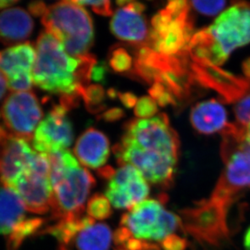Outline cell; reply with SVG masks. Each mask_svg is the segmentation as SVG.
<instances>
[{
	"mask_svg": "<svg viewBox=\"0 0 250 250\" xmlns=\"http://www.w3.org/2000/svg\"><path fill=\"white\" fill-rule=\"evenodd\" d=\"M250 43V3L238 2L208 28L195 33L189 49L198 64L219 66L233 50Z\"/></svg>",
	"mask_w": 250,
	"mask_h": 250,
	"instance_id": "6da1fadb",
	"label": "cell"
},
{
	"mask_svg": "<svg viewBox=\"0 0 250 250\" xmlns=\"http://www.w3.org/2000/svg\"><path fill=\"white\" fill-rule=\"evenodd\" d=\"M52 185V218L59 220L66 215H83L84 203L96 185L92 175L81 167L68 150L47 155Z\"/></svg>",
	"mask_w": 250,
	"mask_h": 250,
	"instance_id": "7a4b0ae2",
	"label": "cell"
},
{
	"mask_svg": "<svg viewBox=\"0 0 250 250\" xmlns=\"http://www.w3.org/2000/svg\"><path fill=\"white\" fill-rule=\"evenodd\" d=\"M81 59L71 56L52 35L42 32L36 45L33 83L52 94H73L79 83Z\"/></svg>",
	"mask_w": 250,
	"mask_h": 250,
	"instance_id": "3957f363",
	"label": "cell"
},
{
	"mask_svg": "<svg viewBox=\"0 0 250 250\" xmlns=\"http://www.w3.org/2000/svg\"><path fill=\"white\" fill-rule=\"evenodd\" d=\"M42 23L66 53L75 58L88 54L94 42L92 17L84 7L74 1H62L50 6L42 17Z\"/></svg>",
	"mask_w": 250,
	"mask_h": 250,
	"instance_id": "277c9868",
	"label": "cell"
},
{
	"mask_svg": "<svg viewBox=\"0 0 250 250\" xmlns=\"http://www.w3.org/2000/svg\"><path fill=\"white\" fill-rule=\"evenodd\" d=\"M187 1H172L151 21L149 35L151 50L161 56L171 57L184 50L192 39Z\"/></svg>",
	"mask_w": 250,
	"mask_h": 250,
	"instance_id": "5b68a950",
	"label": "cell"
},
{
	"mask_svg": "<svg viewBox=\"0 0 250 250\" xmlns=\"http://www.w3.org/2000/svg\"><path fill=\"white\" fill-rule=\"evenodd\" d=\"M231 206L212 197L197 202L180 210L182 229L198 242L220 246L230 236L227 217Z\"/></svg>",
	"mask_w": 250,
	"mask_h": 250,
	"instance_id": "8992f818",
	"label": "cell"
},
{
	"mask_svg": "<svg viewBox=\"0 0 250 250\" xmlns=\"http://www.w3.org/2000/svg\"><path fill=\"white\" fill-rule=\"evenodd\" d=\"M166 199L143 201L122 216L121 227L127 229L135 238L161 242L182 229L180 216L165 208Z\"/></svg>",
	"mask_w": 250,
	"mask_h": 250,
	"instance_id": "52a82bcc",
	"label": "cell"
},
{
	"mask_svg": "<svg viewBox=\"0 0 250 250\" xmlns=\"http://www.w3.org/2000/svg\"><path fill=\"white\" fill-rule=\"evenodd\" d=\"M50 174L47 155L35 151L28 167L10 187L21 198L28 211L43 215L51 209L54 193Z\"/></svg>",
	"mask_w": 250,
	"mask_h": 250,
	"instance_id": "ba28073f",
	"label": "cell"
},
{
	"mask_svg": "<svg viewBox=\"0 0 250 250\" xmlns=\"http://www.w3.org/2000/svg\"><path fill=\"white\" fill-rule=\"evenodd\" d=\"M113 151L121 166H132L151 184L167 187L173 181L177 156L143 150L123 139L113 146Z\"/></svg>",
	"mask_w": 250,
	"mask_h": 250,
	"instance_id": "9c48e42d",
	"label": "cell"
},
{
	"mask_svg": "<svg viewBox=\"0 0 250 250\" xmlns=\"http://www.w3.org/2000/svg\"><path fill=\"white\" fill-rule=\"evenodd\" d=\"M122 139L143 150L178 156L179 139L165 114L130 121Z\"/></svg>",
	"mask_w": 250,
	"mask_h": 250,
	"instance_id": "30bf717a",
	"label": "cell"
},
{
	"mask_svg": "<svg viewBox=\"0 0 250 250\" xmlns=\"http://www.w3.org/2000/svg\"><path fill=\"white\" fill-rule=\"evenodd\" d=\"M225 168L210 197L232 205L236 197L250 189V145L244 142L222 151Z\"/></svg>",
	"mask_w": 250,
	"mask_h": 250,
	"instance_id": "8fae6325",
	"label": "cell"
},
{
	"mask_svg": "<svg viewBox=\"0 0 250 250\" xmlns=\"http://www.w3.org/2000/svg\"><path fill=\"white\" fill-rule=\"evenodd\" d=\"M4 124L16 137L29 142L43 117L38 98L32 92H13L5 99L2 106Z\"/></svg>",
	"mask_w": 250,
	"mask_h": 250,
	"instance_id": "7c38bea8",
	"label": "cell"
},
{
	"mask_svg": "<svg viewBox=\"0 0 250 250\" xmlns=\"http://www.w3.org/2000/svg\"><path fill=\"white\" fill-rule=\"evenodd\" d=\"M61 104L55 105L36 129L32 143L39 153L65 150L74 140L73 126Z\"/></svg>",
	"mask_w": 250,
	"mask_h": 250,
	"instance_id": "4fadbf2b",
	"label": "cell"
},
{
	"mask_svg": "<svg viewBox=\"0 0 250 250\" xmlns=\"http://www.w3.org/2000/svg\"><path fill=\"white\" fill-rule=\"evenodd\" d=\"M150 188L139 170L130 165L121 166L109 180L105 196L118 209H132L146 200Z\"/></svg>",
	"mask_w": 250,
	"mask_h": 250,
	"instance_id": "5bb4252c",
	"label": "cell"
},
{
	"mask_svg": "<svg viewBox=\"0 0 250 250\" xmlns=\"http://www.w3.org/2000/svg\"><path fill=\"white\" fill-rule=\"evenodd\" d=\"M35 59V48L30 42L22 43L0 51V70L7 78L10 90L28 92L32 88Z\"/></svg>",
	"mask_w": 250,
	"mask_h": 250,
	"instance_id": "9a60e30c",
	"label": "cell"
},
{
	"mask_svg": "<svg viewBox=\"0 0 250 250\" xmlns=\"http://www.w3.org/2000/svg\"><path fill=\"white\" fill-rule=\"evenodd\" d=\"M118 8L110 21V31L119 40L132 45L144 44L149 38L146 7L141 2L118 1Z\"/></svg>",
	"mask_w": 250,
	"mask_h": 250,
	"instance_id": "2e32d148",
	"label": "cell"
},
{
	"mask_svg": "<svg viewBox=\"0 0 250 250\" xmlns=\"http://www.w3.org/2000/svg\"><path fill=\"white\" fill-rule=\"evenodd\" d=\"M35 151L24 139L12 135L0 147V182L10 188L28 167Z\"/></svg>",
	"mask_w": 250,
	"mask_h": 250,
	"instance_id": "e0dca14e",
	"label": "cell"
},
{
	"mask_svg": "<svg viewBox=\"0 0 250 250\" xmlns=\"http://www.w3.org/2000/svg\"><path fill=\"white\" fill-rule=\"evenodd\" d=\"M74 151L79 161L85 167L99 169L109 159V139L102 131L88 128L79 138Z\"/></svg>",
	"mask_w": 250,
	"mask_h": 250,
	"instance_id": "ac0fdd59",
	"label": "cell"
},
{
	"mask_svg": "<svg viewBox=\"0 0 250 250\" xmlns=\"http://www.w3.org/2000/svg\"><path fill=\"white\" fill-rule=\"evenodd\" d=\"M34 23L30 15L21 7H12L0 13V42L13 45L30 37Z\"/></svg>",
	"mask_w": 250,
	"mask_h": 250,
	"instance_id": "d6986e66",
	"label": "cell"
},
{
	"mask_svg": "<svg viewBox=\"0 0 250 250\" xmlns=\"http://www.w3.org/2000/svg\"><path fill=\"white\" fill-rule=\"evenodd\" d=\"M227 111L215 100L196 104L190 113L192 125L203 135H210L226 127Z\"/></svg>",
	"mask_w": 250,
	"mask_h": 250,
	"instance_id": "ffe728a7",
	"label": "cell"
},
{
	"mask_svg": "<svg viewBox=\"0 0 250 250\" xmlns=\"http://www.w3.org/2000/svg\"><path fill=\"white\" fill-rule=\"evenodd\" d=\"M194 69L199 80L218 90L229 99H235L248 87L249 83L245 80L236 78L215 66L198 64Z\"/></svg>",
	"mask_w": 250,
	"mask_h": 250,
	"instance_id": "44dd1931",
	"label": "cell"
},
{
	"mask_svg": "<svg viewBox=\"0 0 250 250\" xmlns=\"http://www.w3.org/2000/svg\"><path fill=\"white\" fill-rule=\"evenodd\" d=\"M94 224L95 220L90 216L69 215L57 220L56 224L48 227L41 233L55 236L59 242V250H70L80 231Z\"/></svg>",
	"mask_w": 250,
	"mask_h": 250,
	"instance_id": "7402d4cb",
	"label": "cell"
},
{
	"mask_svg": "<svg viewBox=\"0 0 250 250\" xmlns=\"http://www.w3.org/2000/svg\"><path fill=\"white\" fill-rule=\"evenodd\" d=\"M25 206L17 192L7 187L0 188V234L10 235L17 224L24 220Z\"/></svg>",
	"mask_w": 250,
	"mask_h": 250,
	"instance_id": "603a6c76",
	"label": "cell"
},
{
	"mask_svg": "<svg viewBox=\"0 0 250 250\" xmlns=\"http://www.w3.org/2000/svg\"><path fill=\"white\" fill-rule=\"evenodd\" d=\"M113 237L109 227L100 223L81 230L75 242L78 250H109Z\"/></svg>",
	"mask_w": 250,
	"mask_h": 250,
	"instance_id": "cb8c5ba5",
	"label": "cell"
},
{
	"mask_svg": "<svg viewBox=\"0 0 250 250\" xmlns=\"http://www.w3.org/2000/svg\"><path fill=\"white\" fill-rule=\"evenodd\" d=\"M45 220L41 218H32L22 220L8 235L7 250H18L27 237L32 236L33 234L38 233V229L43 226Z\"/></svg>",
	"mask_w": 250,
	"mask_h": 250,
	"instance_id": "d4e9b609",
	"label": "cell"
},
{
	"mask_svg": "<svg viewBox=\"0 0 250 250\" xmlns=\"http://www.w3.org/2000/svg\"><path fill=\"white\" fill-rule=\"evenodd\" d=\"M82 98L85 106L91 113H100L106 108V104L104 103L105 92L101 85H88L85 88Z\"/></svg>",
	"mask_w": 250,
	"mask_h": 250,
	"instance_id": "484cf974",
	"label": "cell"
},
{
	"mask_svg": "<svg viewBox=\"0 0 250 250\" xmlns=\"http://www.w3.org/2000/svg\"><path fill=\"white\" fill-rule=\"evenodd\" d=\"M87 213L93 220L108 219L113 214L110 202L104 194H95L87 202Z\"/></svg>",
	"mask_w": 250,
	"mask_h": 250,
	"instance_id": "4316f807",
	"label": "cell"
},
{
	"mask_svg": "<svg viewBox=\"0 0 250 250\" xmlns=\"http://www.w3.org/2000/svg\"><path fill=\"white\" fill-rule=\"evenodd\" d=\"M109 64L113 71L123 73L132 68L133 59L124 48L115 47L109 54Z\"/></svg>",
	"mask_w": 250,
	"mask_h": 250,
	"instance_id": "83f0119b",
	"label": "cell"
},
{
	"mask_svg": "<svg viewBox=\"0 0 250 250\" xmlns=\"http://www.w3.org/2000/svg\"><path fill=\"white\" fill-rule=\"evenodd\" d=\"M158 111V104L151 97H143L138 100L135 106V114L140 119L153 118Z\"/></svg>",
	"mask_w": 250,
	"mask_h": 250,
	"instance_id": "f1b7e54d",
	"label": "cell"
},
{
	"mask_svg": "<svg viewBox=\"0 0 250 250\" xmlns=\"http://www.w3.org/2000/svg\"><path fill=\"white\" fill-rule=\"evenodd\" d=\"M149 93L157 104H160L161 106H166L167 104L174 103V97H172L171 92L162 83H154L149 90Z\"/></svg>",
	"mask_w": 250,
	"mask_h": 250,
	"instance_id": "f546056e",
	"label": "cell"
},
{
	"mask_svg": "<svg viewBox=\"0 0 250 250\" xmlns=\"http://www.w3.org/2000/svg\"><path fill=\"white\" fill-rule=\"evenodd\" d=\"M196 11L207 16H214L222 11L226 2L224 1H192Z\"/></svg>",
	"mask_w": 250,
	"mask_h": 250,
	"instance_id": "4dcf8cb0",
	"label": "cell"
},
{
	"mask_svg": "<svg viewBox=\"0 0 250 250\" xmlns=\"http://www.w3.org/2000/svg\"><path fill=\"white\" fill-rule=\"evenodd\" d=\"M235 114L241 125H247L250 123V95L244 97L236 104Z\"/></svg>",
	"mask_w": 250,
	"mask_h": 250,
	"instance_id": "1f68e13d",
	"label": "cell"
},
{
	"mask_svg": "<svg viewBox=\"0 0 250 250\" xmlns=\"http://www.w3.org/2000/svg\"><path fill=\"white\" fill-rule=\"evenodd\" d=\"M77 4L82 7L88 6L93 10L97 14L102 15L104 17H109L113 15L111 2L109 1H74Z\"/></svg>",
	"mask_w": 250,
	"mask_h": 250,
	"instance_id": "d6a6232c",
	"label": "cell"
},
{
	"mask_svg": "<svg viewBox=\"0 0 250 250\" xmlns=\"http://www.w3.org/2000/svg\"><path fill=\"white\" fill-rule=\"evenodd\" d=\"M161 246L164 250H186L187 241L176 234H172L161 241Z\"/></svg>",
	"mask_w": 250,
	"mask_h": 250,
	"instance_id": "836d02e7",
	"label": "cell"
},
{
	"mask_svg": "<svg viewBox=\"0 0 250 250\" xmlns=\"http://www.w3.org/2000/svg\"><path fill=\"white\" fill-rule=\"evenodd\" d=\"M109 69L104 62H100L95 64L91 73V80L97 83H105L106 81L107 74Z\"/></svg>",
	"mask_w": 250,
	"mask_h": 250,
	"instance_id": "e575fe53",
	"label": "cell"
},
{
	"mask_svg": "<svg viewBox=\"0 0 250 250\" xmlns=\"http://www.w3.org/2000/svg\"><path fill=\"white\" fill-rule=\"evenodd\" d=\"M125 115V113L120 108H112L102 113L99 118L106 123H114L116 121L120 120Z\"/></svg>",
	"mask_w": 250,
	"mask_h": 250,
	"instance_id": "d590c367",
	"label": "cell"
},
{
	"mask_svg": "<svg viewBox=\"0 0 250 250\" xmlns=\"http://www.w3.org/2000/svg\"><path fill=\"white\" fill-rule=\"evenodd\" d=\"M28 11L33 17H42L47 11L48 7H46L45 2H32L28 4Z\"/></svg>",
	"mask_w": 250,
	"mask_h": 250,
	"instance_id": "8d00e7d4",
	"label": "cell"
},
{
	"mask_svg": "<svg viewBox=\"0 0 250 250\" xmlns=\"http://www.w3.org/2000/svg\"><path fill=\"white\" fill-rule=\"evenodd\" d=\"M118 98L120 99L124 106L126 108H132L135 106L137 103V97L132 92H124V93H118Z\"/></svg>",
	"mask_w": 250,
	"mask_h": 250,
	"instance_id": "74e56055",
	"label": "cell"
},
{
	"mask_svg": "<svg viewBox=\"0 0 250 250\" xmlns=\"http://www.w3.org/2000/svg\"><path fill=\"white\" fill-rule=\"evenodd\" d=\"M7 88H8V85H7V78L0 70V101L5 97Z\"/></svg>",
	"mask_w": 250,
	"mask_h": 250,
	"instance_id": "f35d334b",
	"label": "cell"
},
{
	"mask_svg": "<svg viewBox=\"0 0 250 250\" xmlns=\"http://www.w3.org/2000/svg\"><path fill=\"white\" fill-rule=\"evenodd\" d=\"M115 170L113 169V167L107 166V167H102L98 169V175L101 176L102 178L104 179L109 180L113 177V175L114 174Z\"/></svg>",
	"mask_w": 250,
	"mask_h": 250,
	"instance_id": "ab89813d",
	"label": "cell"
},
{
	"mask_svg": "<svg viewBox=\"0 0 250 250\" xmlns=\"http://www.w3.org/2000/svg\"><path fill=\"white\" fill-rule=\"evenodd\" d=\"M12 135L6 128L0 125V147L12 137Z\"/></svg>",
	"mask_w": 250,
	"mask_h": 250,
	"instance_id": "60d3db41",
	"label": "cell"
},
{
	"mask_svg": "<svg viewBox=\"0 0 250 250\" xmlns=\"http://www.w3.org/2000/svg\"><path fill=\"white\" fill-rule=\"evenodd\" d=\"M18 1H10V0H0V11L7 7H11L12 5L17 3Z\"/></svg>",
	"mask_w": 250,
	"mask_h": 250,
	"instance_id": "b9f144b4",
	"label": "cell"
},
{
	"mask_svg": "<svg viewBox=\"0 0 250 250\" xmlns=\"http://www.w3.org/2000/svg\"><path fill=\"white\" fill-rule=\"evenodd\" d=\"M243 71L246 75V78L250 79V58L244 62Z\"/></svg>",
	"mask_w": 250,
	"mask_h": 250,
	"instance_id": "7bdbcfd3",
	"label": "cell"
},
{
	"mask_svg": "<svg viewBox=\"0 0 250 250\" xmlns=\"http://www.w3.org/2000/svg\"><path fill=\"white\" fill-rule=\"evenodd\" d=\"M244 245L246 250H250V227L246 231L245 238H244Z\"/></svg>",
	"mask_w": 250,
	"mask_h": 250,
	"instance_id": "ee69618b",
	"label": "cell"
},
{
	"mask_svg": "<svg viewBox=\"0 0 250 250\" xmlns=\"http://www.w3.org/2000/svg\"><path fill=\"white\" fill-rule=\"evenodd\" d=\"M245 139L246 143L250 145V123L245 127Z\"/></svg>",
	"mask_w": 250,
	"mask_h": 250,
	"instance_id": "f6af8a7d",
	"label": "cell"
},
{
	"mask_svg": "<svg viewBox=\"0 0 250 250\" xmlns=\"http://www.w3.org/2000/svg\"><path fill=\"white\" fill-rule=\"evenodd\" d=\"M107 94H108L109 97H110L112 99H114L116 97H118V92H117L115 89H113V88L109 89L108 92H107Z\"/></svg>",
	"mask_w": 250,
	"mask_h": 250,
	"instance_id": "bcb514c9",
	"label": "cell"
},
{
	"mask_svg": "<svg viewBox=\"0 0 250 250\" xmlns=\"http://www.w3.org/2000/svg\"><path fill=\"white\" fill-rule=\"evenodd\" d=\"M145 250H161V248L158 246H156V245L150 243Z\"/></svg>",
	"mask_w": 250,
	"mask_h": 250,
	"instance_id": "7dc6e473",
	"label": "cell"
},
{
	"mask_svg": "<svg viewBox=\"0 0 250 250\" xmlns=\"http://www.w3.org/2000/svg\"><path fill=\"white\" fill-rule=\"evenodd\" d=\"M123 250V249H121V250Z\"/></svg>",
	"mask_w": 250,
	"mask_h": 250,
	"instance_id": "c3c4849f",
	"label": "cell"
}]
</instances>
